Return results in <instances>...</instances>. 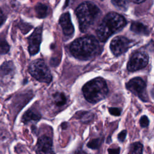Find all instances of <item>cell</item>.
<instances>
[{
	"mask_svg": "<svg viewBox=\"0 0 154 154\" xmlns=\"http://www.w3.org/2000/svg\"><path fill=\"white\" fill-rule=\"evenodd\" d=\"M100 45L93 35H87L77 38L70 46L72 55L80 60H89L100 52Z\"/></svg>",
	"mask_w": 154,
	"mask_h": 154,
	"instance_id": "6da1fadb",
	"label": "cell"
},
{
	"mask_svg": "<svg viewBox=\"0 0 154 154\" xmlns=\"http://www.w3.org/2000/svg\"><path fill=\"white\" fill-rule=\"evenodd\" d=\"M126 24V19L120 14L115 13H108L98 26L96 34L99 40L102 42L116 32L122 29Z\"/></svg>",
	"mask_w": 154,
	"mask_h": 154,
	"instance_id": "7a4b0ae2",
	"label": "cell"
},
{
	"mask_svg": "<svg viewBox=\"0 0 154 154\" xmlns=\"http://www.w3.org/2000/svg\"><path fill=\"white\" fill-rule=\"evenodd\" d=\"M79 28L81 32H86L93 25L100 14V9L94 3L85 1L81 3L75 10Z\"/></svg>",
	"mask_w": 154,
	"mask_h": 154,
	"instance_id": "3957f363",
	"label": "cell"
},
{
	"mask_svg": "<svg viewBox=\"0 0 154 154\" xmlns=\"http://www.w3.org/2000/svg\"><path fill=\"white\" fill-rule=\"evenodd\" d=\"M108 88L105 81L102 78H96L87 82L82 87V93L85 99L92 103L103 99L107 95Z\"/></svg>",
	"mask_w": 154,
	"mask_h": 154,
	"instance_id": "277c9868",
	"label": "cell"
},
{
	"mask_svg": "<svg viewBox=\"0 0 154 154\" xmlns=\"http://www.w3.org/2000/svg\"><path fill=\"white\" fill-rule=\"evenodd\" d=\"M28 71L34 78L41 82L48 84L52 81L51 71L43 60L38 59L33 61L29 66Z\"/></svg>",
	"mask_w": 154,
	"mask_h": 154,
	"instance_id": "5b68a950",
	"label": "cell"
},
{
	"mask_svg": "<svg viewBox=\"0 0 154 154\" xmlns=\"http://www.w3.org/2000/svg\"><path fill=\"white\" fill-rule=\"evenodd\" d=\"M126 88L134 94L137 96L143 101L147 100L146 93V84L140 77L131 79L126 84Z\"/></svg>",
	"mask_w": 154,
	"mask_h": 154,
	"instance_id": "8992f818",
	"label": "cell"
},
{
	"mask_svg": "<svg viewBox=\"0 0 154 154\" xmlns=\"http://www.w3.org/2000/svg\"><path fill=\"white\" fill-rule=\"evenodd\" d=\"M149 62V56L144 52H137L130 58L127 69L130 72L137 71L145 67Z\"/></svg>",
	"mask_w": 154,
	"mask_h": 154,
	"instance_id": "52a82bcc",
	"label": "cell"
},
{
	"mask_svg": "<svg viewBox=\"0 0 154 154\" xmlns=\"http://www.w3.org/2000/svg\"><path fill=\"white\" fill-rule=\"evenodd\" d=\"M132 42L123 36H117L111 42L110 49L112 53L119 56L125 52L131 46Z\"/></svg>",
	"mask_w": 154,
	"mask_h": 154,
	"instance_id": "ba28073f",
	"label": "cell"
},
{
	"mask_svg": "<svg viewBox=\"0 0 154 154\" xmlns=\"http://www.w3.org/2000/svg\"><path fill=\"white\" fill-rule=\"evenodd\" d=\"M42 26H39L28 37V51L30 55H34L38 52L42 42Z\"/></svg>",
	"mask_w": 154,
	"mask_h": 154,
	"instance_id": "9c48e42d",
	"label": "cell"
},
{
	"mask_svg": "<svg viewBox=\"0 0 154 154\" xmlns=\"http://www.w3.org/2000/svg\"><path fill=\"white\" fill-rule=\"evenodd\" d=\"M35 153L36 154H55L52 139L46 135L40 137L35 146Z\"/></svg>",
	"mask_w": 154,
	"mask_h": 154,
	"instance_id": "30bf717a",
	"label": "cell"
},
{
	"mask_svg": "<svg viewBox=\"0 0 154 154\" xmlns=\"http://www.w3.org/2000/svg\"><path fill=\"white\" fill-rule=\"evenodd\" d=\"M14 66L11 61H5L0 66V86L8 83L13 78Z\"/></svg>",
	"mask_w": 154,
	"mask_h": 154,
	"instance_id": "8fae6325",
	"label": "cell"
},
{
	"mask_svg": "<svg viewBox=\"0 0 154 154\" xmlns=\"http://www.w3.org/2000/svg\"><path fill=\"white\" fill-rule=\"evenodd\" d=\"M59 23L63 29L64 35L66 37H72L74 33V27L71 21L70 13L66 12L62 14L60 17Z\"/></svg>",
	"mask_w": 154,
	"mask_h": 154,
	"instance_id": "7c38bea8",
	"label": "cell"
},
{
	"mask_svg": "<svg viewBox=\"0 0 154 154\" xmlns=\"http://www.w3.org/2000/svg\"><path fill=\"white\" fill-rule=\"evenodd\" d=\"M41 114L34 109H29L22 117V122L25 124L30 122H37L41 119Z\"/></svg>",
	"mask_w": 154,
	"mask_h": 154,
	"instance_id": "4fadbf2b",
	"label": "cell"
},
{
	"mask_svg": "<svg viewBox=\"0 0 154 154\" xmlns=\"http://www.w3.org/2000/svg\"><path fill=\"white\" fill-rule=\"evenodd\" d=\"M130 29L134 32L141 35H148L150 32L149 29L147 26L138 22H133L131 23Z\"/></svg>",
	"mask_w": 154,
	"mask_h": 154,
	"instance_id": "5bb4252c",
	"label": "cell"
},
{
	"mask_svg": "<svg viewBox=\"0 0 154 154\" xmlns=\"http://www.w3.org/2000/svg\"><path fill=\"white\" fill-rule=\"evenodd\" d=\"M75 117L79 119L83 123H88L94 118V114L88 111H79L75 114Z\"/></svg>",
	"mask_w": 154,
	"mask_h": 154,
	"instance_id": "9a60e30c",
	"label": "cell"
},
{
	"mask_svg": "<svg viewBox=\"0 0 154 154\" xmlns=\"http://www.w3.org/2000/svg\"><path fill=\"white\" fill-rule=\"evenodd\" d=\"M35 11L37 17L40 19L45 18L48 14V7L45 4L38 3L35 6Z\"/></svg>",
	"mask_w": 154,
	"mask_h": 154,
	"instance_id": "2e32d148",
	"label": "cell"
},
{
	"mask_svg": "<svg viewBox=\"0 0 154 154\" xmlns=\"http://www.w3.org/2000/svg\"><path fill=\"white\" fill-rule=\"evenodd\" d=\"M54 100L55 104L58 106H62L66 103L67 99L63 93L57 92L54 94Z\"/></svg>",
	"mask_w": 154,
	"mask_h": 154,
	"instance_id": "e0dca14e",
	"label": "cell"
},
{
	"mask_svg": "<svg viewBox=\"0 0 154 154\" xmlns=\"http://www.w3.org/2000/svg\"><path fill=\"white\" fill-rule=\"evenodd\" d=\"M129 154H143V145L139 142L133 143L131 146Z\"/></svg>",
	"mask_w": 154,
	"mask_h": 154,
	"instance_id": "ac0fdd59",
	"label": "cell"
},
{
	"mask_svg": "<svg viewBox=\"0 0 154 154\" xmlns=\"http://www.w3.org/2000/svg\"><path fill=\"white\" fill-rule=\"evenodd\" d=\"M112 4L117 8L122 10H126L128 7L126 0H111Z\"/></svg>",
	"mask_w": 154,
	"mask_h": 154,
	"instance_id": "d6986e66",
	"label": "cell"
},
{
	"mask_svg": "<svg viewBox=\"0 0 154 154\" xmlns=\"http://www.w3.org/2000/svg\"><path fill=\"white\" fill-rule=\"evenodd\" d=\"M10 46L4 38H0V54H5L8 52Z\"/></svg>",
	"mask_w": 154,
	"mask_h": 154,
	"instance_id": "ffe728a7",
	"label": "cell"
},
{
	"mask_svg": "<svg viewBox=\"0 0 154 154\" xmlns=\"http://www.w3.org/2000/svg\"><path fill=\"white\" fill-rule=\"evenodd\" d=\"M102 141V140L99 138L91 140L87 143V147L91 149H97L101 145Z\"/></svg>",
	"mask_w": 154,
	"mask_h": 154,
	"instance_id": "44dd1931",
	"label": "cell"
},
{
	"mask_svg": "<svg viewBox=\"0 0 154 154\" xmlns=\"http://www.w3.org/2000/svg\"><path fill=\"white\" fill-rule=\"evenodd\" d=\"M18 27L19 28L22 32L25 34L31 30V29L32 28V26L29 23L23 22V21H20V22L18 24Z\"/></svg>",
	"mask_w": 154,
	"mask_h": 154,
	"instance_id": "7402d4cb",
	"label": "cell"
},
{
	"mask_svg": "<svg viewBox=\"0 0 154 154\" xmlns=\"http://www.w3.org/2000/svg\"><path fill=\"white\" fill-rule=\"evenodd\" d=\"M109 112L113 116H119L121 114L122 112V109L119 108H114V107H111L108 109Z\"/></svg>",
	"mask_w": 154,
	"mask_h": 154,
	"instance_id": "603a6c76",
	"label": "cell"
},
{
	"mask_svg": "<svg viewBox=\"0 0 154 154\" xmlns=\"http://www.w3.org/2000/svg\"><path fill=\"white\" fill-rule=\"evenodd\" d=\"M149 120L146 116H143L140 120V126L143 128H146L149 125Z\"/></svg>",
	"mask_w": 154,
	"mask_h": 154,
	"instance_id": "cb8c5ba5",
	"label": "cell"
},
{
	"mask_svg": "<svg viewBox=\"0 0 154 154\" xmlns=\"http://www.w3.org/2000/svg\"><path fill=\"white\" fill-rule=\"evenodd\" d=\"M126 134H127V132L126 130H123L122 131H121L119 134H118V140L121 141V142H123L125 138H126Z\"/></svg>",
	"mask_w": 154,
	"mask_h": 154,
	"instance_id": "d4e9b609",
	"label": "cell"
},
{
	"mask_svg": "<svg viewBox=\"0 0 154 154\" xmlns=\"http://www.w3.org/2000/svg\"><path fill=\"white\" fill-rule=\"evenodd\" d=\"M108 154H119L120 153V148H111L108 149Z\"/></svg>",
	"mask_w": 154,
	"mask_h": 154,
	"instance_id": "484cf974",
	"label": "cell"
},
{
	"mask_svg": "<svg viewBox=\"0 0 154 154\" xmlns=\"http://www.w3.org/2000/svg\"><path fill=\"white\" fill-rule=\"evenodd\" d=\"M5 20H6V16L3 13L1 9L0 8V27L2 25V24L4 23Z\"/></svg>",
	"mask_w": 154,
	"mask_h": 154,
	"instance_id": "4316f807",
	"label": "cell"
},
{
	"mask_svg": "<svg viewBox=\"0 0 154 154\" xmlns=\"http://www.w3.org/2000/svg\"><path fill=\"white\" fill-rule=\"evenodd\" d=\"M70 1L72 0H66V3H65V5H64V7H66L67 5H69V4L70 3ZM73 1V0H72Z\"/></svg>",
	"mask_w": 154,
	"mask_h": 154,
	"instance_id": "83f0119b",
	"label": "cell"
},
{
	"mask_svg": "<svg viewBox=\"0 0 154 154\" xmlns=\"http://www.w3.org/2000/svg\"><path fill=\"white\" fill-rule=\"evenodd\" d=\"M100 1H103V0H100Z\"/></svg>",
	"mask_w": 154,
	"mask_h": 154,
	"instance_id": "f1b7e54d",
	"label": "cell"
}]
</instances>
